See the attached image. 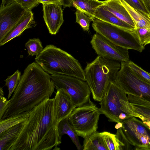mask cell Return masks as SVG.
Segmentation results:
<instances>
[{
    "label": "cell",
    "mask_w": 150,
    "mask_h": 150,
    "mask_svg": "<svg viewBox=\"0 0 150 150\" xmlns=\"http://www.w3.org/2000/svg\"><path fill=\"white\" fill-rule=\"evenodd\" d=\"M28 55L30 56L38 55L43 50L41 42L38 38L29 39L25 43Z\"/></svg>",
    "instance_id": "cell-26"
},
{
    "label": "cell",
    "mask_w": 150,
    "mask_h": 150,
    "mask_svg": "<svg viewBox=\"0 0 150 150\" xmlns=\"http://www.w3.org/2000/svg\"><path fill=\"white\" fill-rule=\"evenodd\" d=\"M122 127L117 129L116 137L123 150H140L143 134L150 135V129L142 120L130 117L121 122Z\"/></svg>",
    "instance_id": "cell-9"
},
{
    "label": "cell",
    "mask_w": 150,
    "mask_h": 150,
    "mask_svg": "<svg viewBox=\"0 0 150 150\" xmlns=\"http://www.w3.org/2000/svg\"><path fill=\"white\" fill-rule=\"evenodd\" d=\"M21 76V72L17 70L12 75L8 76L5 80V85L7 87L8 92V99H9L16 89Z\"/></svg>",
    "instance_id": "cell-27"
},
{
    "label": "cell",
    "mask_w": 150,
    "mask_h": 150,
    "mask_svg": "<svg viewBox=\"0 0 150 150\" xmlns=\"http://www.w3.org/2000/svg\"><path fill=\"white\" fill-rule=\"evenodd\" d=\"M93 30L106 39L123 48L142 52L144 47L141 44L136 29L129 30L93 18Z\"/></svg>",
    "instance_id": "cell-5"
},
{
    "label": "cell",
    "mask_w": 150,
    "mask_h": 150,
    "mask_svg": "<svg viewBox=\"0 0 150 150\" xmlns=\"http://www.w3.org/2000/svg\"><path fill=\"white\" fill-rule=\"evenodd\" d=\"M128 101L133 105L150 108V101L137 95L127 93Z\"/></svg>",
    "instance_id": "cell-29"
},
{
    "label": "cell",
    "mask_w": 150,
    "mask_h": 150,
    "mask_svg": "<svg viewBox=\"0 0 150 150\" xmlns=\"http://www.w3.org/2000/svg\"></svg>",
    "instance_id": "cell-40"
},
{
    "label": "cell",
    "mask_w": 150,
    "mask_h": 150,
    "mask_svg": "<svg viewBox=\"0 0 150 150\" xmlns=\"http://www.w3.org/2000/svg\"><path fill=\"white\" fill-rule=\"evenodd\" d=\"M54 99L55 113L59 123L68 117L76 107L69 97L61 90H57Z\"/></svg>",
    "instance_id": "cell-14"
},
{
    "label": "cell",
    "mask_w": 150,
    "mask_h": 150,
    "mask_svg": "<svg viewBox=\"0 0 150 150\" xmlns=\"http://www.w3.org/2000/svg\"><path fill=\"white\" fill-rule=\"evenodd\" d=\"M29 116V112L27 111L1 120L0 134L15 125L27 121Z\"/></svg>",
    "instance_id": "cell-24"
},
{
    "label": "cell",
    "mask_w": 150,
    "mask_h": 150,
    "mask_svg": "<svg viewBox=\"0 0 150 150\" xmlns=\"http://www.w3.org/2000/svg\"><path fill=\"white\" fill-rule=\"evenodd\" d=\"M83 150H108L101 132L96 131L85 137Z\"/></svg>",
    "instance_id": "cell-23"
},
{
    "label": "cell",
    "mask_w": 150,
    "mask_h": 150,
    "mask_svg": "<svg viewBox=\"0 0 150 150\" xmlns=\"http://www.w3.org/2000/svg\"><path fill=\"white\" fill-rule=\"evenodd\" d=\"M27 11H31L40 4L39 0H13Z\"/></svg>",
    "instance_id": "cell-33"
},
{
    "label": "cell",
    "mask_w": 150,
    "mask_h": 150,
    "mask_svg": "<svg viewBox=\"0 0 150 150\" xmlns=\"http://www.w3.org/2000/svg\"><path fill=\"white\" fill-rule=\"evenodd\" d=\"M55 86L50 75L36 62L29 64L21 75L4 113L0 120L29 112L45 99L50 98Z\"/></svg>",
    "instance_id": "cell-2"
},
{
    "label": "cell",
    "mask_w": 150,
    "mask_h": 150,
    "mask_svg": "<svg viewBox=\"0 0 150 150\" xmlns=\"http://www.w3.org/2000/svg\"><path fill=\"white\" fill-rule=\"evenodd\" d=\"M134 21L136 29L145 28L150 29V17L132 8L123 0H119Z\"/></svg>",
    "instance_id": "cell-21"
},
{
    "label": "cell",
    "mask_w": 150,
    "mask_h": 150,
    "mask_svg": "<svg viewBox=\"0 0 150 150\" xmlns=\"http://www.w3.org/2000/svg\"><path fill=\"white\" fill-rule=\"evenodd\" d=\"M90 43L98 56L118 62L130 61L128 49L114 44L98 33L94 34Z\"/></svg>",
    "instance_id": "cell-11"
},
{
    "label": "cell",
    "mask_w": 150,
    "mask_h": 150,
    "mask_svg": "<svg viewBox=\"0 0 150 150\" xmlns=\"http://www.w3.org/2000/svg\"><path fill=\"white\" fill-rule=\"evenodd\" d=\"M130 67L142 79L150 83V74L144 70L133 62H127Z\"/></svg>",
    "instance_id": "cell-32"
},
{
    "label": "cell",
    "mask_w": 150,
    "mask_h": 150,
    "mask_svg": "<svg viewBox=\"0 0 150 150\" xmlns=\"http://www.w3.org/2000/svg\"><path fill=\"white\" fill-rule=\"evenodd\" d=\"M27 121L15 125L0 134V150H8L18 137Z\"/></svg>",
    "instance_id": "cell-18"
},
{
    "label": "cell",
    "mask_w": 150,
    "mask_h": 150,
    "mask_svg": "<svg viewBox=\"0 0 150 150\" xmlns=\"http://www.w3.org/2000/svg\"><path fill=\"white\" fill-rule=\"evenodd\" d=\"M43 18L49 33L55 35L64 20L62 5L56 4H42Z\"/></svg>",
    "instance_id": "cell-13"
},
{
    "label": "cell",
    "mask_w": 150,
    "mask_h": 150,
    "mask_svg": "<svg viewBox=\"0 0 150 150\" xmlns=\"http://www.w3.org/2000/svg\"><path fill=\"white\" fill-rule=\"evenodd\" d=\"M101 133L108 150H122L116 134L106 131L101 132Z\"/></svg>",
    "instance_id": "cell-25"
},
{
    "label": "cell",
    "mask_w": 150,
    "mask_h": 150,
    "mask_svg": "<svg viewBox=\"0 0 150 150\" xmlns=\"http://www.w3.org/2000/svg\"><path fill=\"white\" fill-rule=\"evenodd\" d=\"M144 123L147 125L150 129V121H142Z\"/></svg>",
    "instance_id": "cell-39"
},
{
    "label": "cell",
    "mask_w": 150,
    "mask_h": 150,
    "mask_svg": "<svg viewBox=\"0 0 150 150\" xmlns=\"http://www.w3.org/2000/svg\"><path fill=\"white\" fill-rule=\"evenodd\" d=\"M36 24L31 10L27 11L19 22L0 42V46L20 36L25 30L35 27Z\"/></svg>",
    "instance_id": "cell-15"
},
{
    "label": "cell",
    "mask_w": 150,
    "mask_h": 150,
    "mask_svg": "<svg viewBox=\"0 0 150 150\" xmlns=\"http://www.w3.org/2000/svg\"><path fill=\"white\" fill-rule=\"evenodd\" d=\"M123 0L133 8L143 14L149 16V13L146 7L143 0Z\"/></svg>",
    "instance_id": "cell-30"
},
{
    "label": "cell",
    "mask_w": 150,
    "mask_h": 150,
    "mask_svg": "<svg viewBox=\"0 0 150 150\" xmlns=\"http://www.w3.org/2000/svg\"><path fill=\"white\" fill-rule=\"evenodd\" d=\"M25 10L14 1L0 7V42L17 24L26 13Z\"/></svg>",
    "instance_id": "cell-12"
},
{
    "label": "cell",
    "mask_w": 150,
    "mask_h": 150,
    "mask_svg": "<svg viewBox=\"0 0 150 150\" xmlns=\"http://www.w3.org/2000/svg\"><path fill=\"white\" fill-rule=\"evenodd\" d=\"M35 60L49 74L70 76L86 81L84 70L79 61L53 45H46Z\"/></svg>",
    "instance_id": "cell-3"
},
{
    "label": "cell",
    "mask_w": 150,
    "mask_h": 150,
    "mask_svg": "<svg viewBox=\"0 0 150 150\" xmlns=\"http://www.w3.org/2000/svg\"><path fill=\"white\" fill-rule=\"evenodd\" d=\"M57 90H61L70 98L76 107L87 103L91 91L87 83L74 76L64 75H50Z\"/></svg>",
    "instance_id": "cell-8"
},
{
    "label": "cell",
    "mask_w": 150,
    "mask_h": 150,
    "mask_svg": "<svg viewBox=\"0 0 150 150\" xmlns=\"http://www.w3.org/2000/svg\"><path fill=\"white\" fill-rule=\"evenodd\" d=\"M28 120L8 150H50L62 143L54 98L45 99L29 112Z\"/></svg>",
    "instance_id": "cell-1"
},
{
    "label": "cell",
    "mask_w": 150,
    "mask_h": 150,
    "mask_svg": "<svg viewBox=\"0 0 150 150\" xmlns=\"http://www.w3.org/2000/svg\"><path fill=\"white\" fill-rule=\"evenodd\" d=\"M64 4V7H70L72 6L73 0H62Z\"/></svg>",
    "instance_id": "cell-36"
},
{
    "label": "cell",
    "mask_w": 150,
    "mask_h": 150,
    "mask_svg": "<svg viewBox=\"0 0 150 150\" xmlns=\"http://www.w3.org/2000/svg\"><path fill=\"white\" fill-rule=\"evenodd\" d=\"M40 3L42 4H56L61 5L64 7V4L62 0H39Z\"/></svg>",
    "instance_id": "cell-35"
},
{
    "label": "cell",
    "mask_w": 150,
    "mask_h": 150,
    "mask_svg": "<svg viewBox=\"0 0 150 150\" xmlns=\"http://www.w3.org/2000/svg\"><path fill=\"white\" fill-rule=\"evenodd\" d=\"M120 67L119 62L98 56L87 63L84 70L86 81L95 100L101 101Z\"/></svg>",
    "instance_id": "cell-4"
},
{
    "label": "cell",
    "mask_w": 150,
    "mask_h": 150,
    "mask_svg": "<svg viewBox=\"0 0 150 150\" xmlns=\"http://www.w3.org/2000/svg\"><path fill=\"white\" fill-rule=\"evenodd\" d=\"M58 131L59 135L61 138L63 135H67L78 150H83V147L80 143L78 136L69 122L68 117L63 119L59 123Z\"/></svg>",
    "instance_id": "cell-22"
},
{
    "label": "cell",
    "mask_w": 150,
    "mask_h": 150,
    "mask_svg": "<svg viewBox=\"0 0 150 150\" xmlns=\"http://www.w3.org/2000/svg\"><path fill=\"white\" fill-rule=\"evenodd\" d=\"M94 18L120 27L129 30L135 29L127 23L119 19L110 11L104 5L98 7L95 12Z\"/></svg>",
    "instance_id": "cell-17"
},
{
    "label": "cell",
    "mask_w": 150,
    "mask_h": 150,
    "mask_svg": "<svg viewBox=\"0 0 150 150\" xmlns=\"http://www.w3.org/2000/svg\"><path fill=\"white\" fill-rule=\"evenodd\" d=\"M122 126V124L121 122H120L117 123L115 126V129H119L120 128H121Z\"/></svg>",
    "instance_id": "cell-38"
},
{
    "label": "cell",
    "mask_w": 150,
    "mask_h": 150,
    "mask_svg": "<svg viewBox=\"0 0 150 150\" xmlns=\"http://www.w3.org/2000/svg\"><path fill=\"white\" fill-rule=\"evenodd\" d=\"M104 6L117 17L136 29L134 23L119 0H106Z\"/></svg>",
    "instance_id": "cell-16"
},
{
    "label": "cell",
    "mask_w": 150,
    "mask_h": 150,
    "mask_svg": "<svg viewBox=\"0 0 150 150\" xmlns=\"http://www.w3.org/2000/svg\"><path fill=\"white\" fill-rule=\"evenodd\" d=\"M136 30L141 45L145 46L150 44V29L145 28H137Z\"/></svg>",
    "instance_id": "cell-31"
},
{
    "label": "cell",
    "mask_w": 150,
    "mask_h": 150,
    "mask_svg": "<svg viewBox=\"0 0 150 150\" xmlns=\"http://www.w3.org/2000/svg\"><path fill=\"white\" fill-rule=\"evenodd\" d=\"M75 14L76 16V22L81 26L84 31H88L90 23L92 21V18L78 9H76Z\"/></svg>",
    "instance_id": "cell-28"
},
{
    "label": "cell",
    "mask_w": 150,
    "mask_h": 150,
    "mask_svg": "<svg viewBox=\"0 0 150 150\" xmlns=\"http://www.w3.org/2000/svg\"><path fill=\"white\" fill-rule=\"evenodd\" d=\"M146 7L148 11L150 17V0H143Z\"/></svg>",
    "instance_id": "cell-37"
},
{
    "label": "cell",
    "mask_w": 150,
    "mask_h": 150,
    "mask_svg": "<svg viewBox=\"0 0 150 150\" xmlns=\"http://www.w3.org/2000/svg\"><path fill=\"white\" fill-rule=\"evenodd\" d=\"M120 101L122 104L121 110L127 114L128 118H150V108L133 105L123 99H121Z\"/></svg>",
    "instance_id": "cell-19"
},
{
    "label": "cell",
    "mask_w": 150,
    "mask_h": 150,
    "mask_svg": "<svg viewBox=\"0 0 150 150\" xmlns=\"http://www.w3.org/2000/svg\"><path fill=\"white\" fill-rule=\"evenodd\" d=\"M101 114L99 108L90 99L86 103L75 108L68 118L77 135L84 138L97 131Z\"/></svg>",
    "instance_id": "cell-6"
},
{
    "label": "cell",
    "mask_w": 150,
    "mask_h": 150,
    "mask_svg": "<svg viewBox=\"0 0 150 150\" xmlns=\"http://www.w3.org/2000/svg\"><path fill=\"white\" fill-rule=\"evenodd\" d=\"M104 4L99 0H73L72 6L93 18L97 8Z\"/></svg>",
    "instance_id": "cell-20"
},
{
    "label": "cell",
    "mask_w": 150,
    "mask_h": 150,
    "mask_svg": "<svg viewBox=\"0 0 150 150\" xmlns=\"http://www.w3.org/2000/svg\"><path fill=\"white\" fill-rule=\"evenodd\" d=\"M113 81L126 94L137 95L150 101V83L135 72L127 62H121L120 69Z\"/></svg>",
    "instance_id": "cell-7"
},
{
    "label": "cell",
    "mask_w": 150,
    "mask_h": 150,
    "mask_svg": "<svg viewBox=\"0 0 150 150\" xmlns=\"http://www.w3.org/2000/svg\"><path fill=\"white\" fill-rule=\"evenodd\" d=\"M121 99L128 100L127 94L113 81H111L100 103L101 114L104 115L109 121L120 122L119 117L124 112L121 110Z\"/></svg>",
    "instance_id": "cell-10"
},
{
    "label": "cell",
    "mask_w": 150,
    "mask_h": 150,
    "mask_svg": "<svg viewBox=\"0 0 150 150\" xmlns=\"http://www.w3.org/2000/svg\"><path fill=\"white\" fill-rule=\"evenodd\" d=\"M8 102L9 100H7L4 95H0V119L3 116Z\"/></svg>",
    "instance_id": "cell-34"
}]
</instances>
